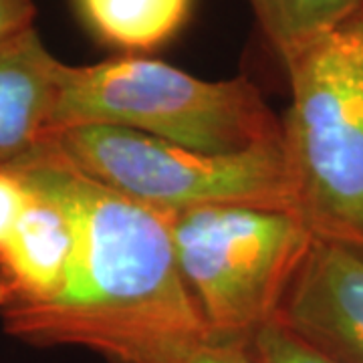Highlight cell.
Listing matches in <instances>:
<instances>
[{
    "label": "cell",
    "mask_w": 363,
    "mask_h": 363,
    "mask_svg": "<svg viewBox=\"0 0 363 363\" xmlns=\"http://www.w3.org/2000/svg\"><path fill=\"white\" fill-rule=\"evenodd\" d=\"M16 162L71 208L77 250L57 297L0 315L11 337L37 347H85L109 363H178L216 339L182 279L169 214L89 178L51 140Z\"/></svg>",
    "instance_id": "obj_1"
},
{
    "label": "cell",
    "mask_w": 363,
    "mask_h": 363,
    "mask_svg": "<svg viewBox=\"0 0 363 363\" xmlns=\"http://www.w3.org/2000/svg\"><path fill=\"white\" fill-rule=\"evenodd\" d=\"M77 125L123 128L210 154L283 142V119L247 77L206 81L145 57L61 63L47 135Z\"/></svg>",
    "instance_id": "obj_2"
},
{
    "label": "cell",
    "mask_w": 363,
    "mask_h": 363,
    "mask_svg": "<svg viewBox=\"0 0 363 363\" xmlns=\"http://www.w3.org/2000/svg\"><path fill=\"white\" fill-rule=\"evenodd\" d=\"M285 65L283 145L295 214L315 238L363 252V13Z\"/></svg>",
    "instance_id": "obj_3"
},
{
    "label": "cell",
    "mask_w": 363,
    "mask_h": 363,
    "mask_svg": "<svg viewBox=\"0 0 363 363\" xmlns=\"http://www.w3.org/2000/svg\"><path fill=\"white\" fill-rule=\"evenodd\" d=\"M182 279L216 339L247 343L274 321L311 247V230L289 210L202 206L169 214Z\"/></svg>",
    "instance_id": "obj_4"
},
{
    "label": "cell",
    "mask_w": 363,
    "mask_h": 363,
    "mask_svg": "<svg viewBox=\"0 0 363 363\" xmlns=\"http://www.w3.org/2000/svg\"><path fill=\"white\" fill-rule=\"evenodd\" d=\"M45 140L89 178L164 214L202 206L274 208L295 214L283 142L210 154L111 125H77Z\"/></svg>",
    "instance_id": "obj_5"
},
{
    "label": "cell",
    "mask_w": 363,
    "mask_h": 363,
    "mask_svg": "<svg viewBox=\"0 0 363 363\" xmlns=\"http://www.w3.org/2000/svg\"><path fill=\"white\" fill-rule=\"evenodd\" d=\"M274 321L329 363H363V252L313 238Z\"/></svg>",
    "instance_id": "obj_6"
},
{
    "label": "cell",
    "mask_w": 363,
    "mask_h": 363,
    "mask_svg": "<svg viewBox=\"0 0 363 363\" xmlns=\"http://www.w3.org/2000/svg\"><path fill=\"white\" fill-rule=\"evenodd\" d=\"M11 166L28 184L30 200L0 248V315L33 309L57 297L77 250V224L65 200L25 164Z\"/></svg>",
    "instance_id": "obj_7"
},
{
    "label": "cell",
    "mask_w": 363,
    "mask_h": 363,
    "mask_svg": "<svg viewBox=\"0 0 363 363\" xmlns=\"http://www.w3.org/2000/svg\"><path fill=\"white\" fill-rule=\"evenodd\" d=\"M59 67L35 26L0 43V168L47 138Z\"/></svg>",
    "instance_id": "obj_8"
},
{
    "label": "cell",
    "mask_w": 363,
    "mask_h": 363,
    "mask_svg": "<svg viewBox=\"0 0 363 363\" xmlns=\"http://www.w3.org/2000/svg\"><path fill=\"white\" fill-rule=\"evenodd\" d=\"M95 35L125 51H147L186 21L192 0H77Z\"/></svg>",
    "instance_id": "obj_9"
},
{
    "label": "cell",
    "mask_w": 363,
    "mask_h": 363,
    "mask_svg": "<svg viewBox=\"0 0 363 363\" xmlns=\"http://www.w3.org/2000/svg\"><path fill=\"white\" fill-rule=\"evenodd\" d=\"M262 33L289 61L325 33L363 13V0H248Z\"/></svg>",
    "instance_id": "obj_10"
},
{
    "label": "cell",
    "mask_w": 363,
    "mask_h": 363,
    "mask_svg": "<svg viewBox=\"0 0 363 363\" xmlns=\"http://www.w3.org/2000/svg\"><path fill=\"white\" fill-rule=\"evenodd\" d=\"M245 347L255 363H329L277 321L255 331Z\"/></svg>",
    "instance_id": "obj_11"
},
{
    "label": "cell",
    "mask_w": 363,
    "mask_h": 363,
    "mask_svg": "<svg viewBox=\"0 0 363 363\" xmlns=\"http://www.w3.org/2000/svg\"><path fill=\"white\" fill-rule=\"evenodd\" d=\"M30 200V188L13 166L0 168V248L4 247Z\"/></svg>",
    "instance_id": "obj_12"
},
{
    "label": "cell",
    "mask_w": 363,
    "mask_h": 363,
    "mask_svg": "<svg viewBox=\"0 0 363 363\" xmlns=\"http://www.w3.org/2000/svg\"><path fill=\"white\" fill-rule=\"evenodd\" d=\"M178 363H255L245 343L210 339L190 350Z\"/></svg>",
    "instance_id": "obj_13"
},
{
    "label": "cell",
    "mask_w": 363,
    "mask_h": 363,
    "mask_svg": "<svg viewBox=\"0 0 363 363\" xmlns=\"http://www.w3.org/2000/svg\"><path fill=\"white\" fill-rule=\"evenodd\" d=\"M35 16L33 0H0V43L33 28Z\"/></svg>",
    "instance_id": "obj_14"
}]
</instances>
